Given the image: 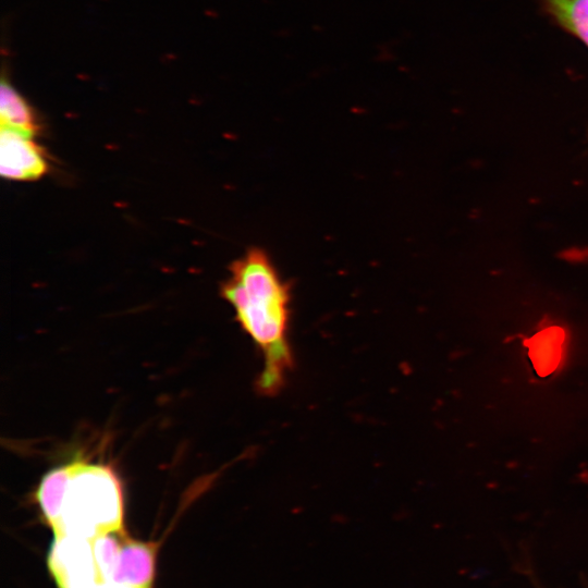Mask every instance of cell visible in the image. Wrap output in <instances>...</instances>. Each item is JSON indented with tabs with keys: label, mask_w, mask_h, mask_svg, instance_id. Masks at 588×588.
Returning <instances> with one entry per match:
<instances>
[{
	"label": "cell",
	"mask_w": 588,
	"mask_h": 588,
	"mask_svg": "<svg viewBox=\"0 0 588 588\" xmlns=\"http://www.w3.org/2000/svg\"><path fill=\"white\" fill-rule=\"evenodd\" d=\"M233 307L235 320L262 356L258 391L274 395L285 384L294 365L290 343L291 287L269 254L250 247L234 260L220 289Z\"/></svg>",
	"instance_id": "obj_1"
},
{
	"label": "cell",
	"mask_w": 588,
	"mask_h": 588,
	"mask_svg": "<svg viewBox=\"0 0 588 588\" xmlns=\"http://www.w3.org/2000/svg\"><path fill=\"white\" fill-rule=\"evenodd\" d=\"M105 534H125L122 483L110 466L78 460L53 537L91 540Z\"/></svg>",
	"instance_id": "obj_2"
},
{
	"label": "cell",
	"mask_w": 588,
	"mask_h": 588,
	"mask_svg": "<svg viewBox=\"0 0 588 588\" xmlns=\"http://www.w3.org/2000/svg\"><path fill=\"white\" fill-rule=\"evenodd\" d=\"M47 564L58 588H102L91 540L66 535L53 537Z\"/></svg>",
	"instance_id": "obj_3"
},
{
	"label": "cell",
	"mask_w": 588,
	"mask_h": 588,
	"mask_svg": "<svg viewBox=\"0 0 588 588\" xmlns=\"http://www.w3.org/2000/svg\"><path fill=\"white\" fill-rule=\"evenodd\" d=\"M34 137V134L1 125L0 170L3 177L30 181L47 171L44 151Z\"/></svg>",
	"instance_id": "obj_4"
},
{
	"label": "cell",
	"mask_w": 588,
	"mask_h": 588,
	"mask_svg": "<svg viewBox=\"0 0 588 588\" xmlns=\"http://www.w3.org/2000/svg\"><path fill=\"white\" fill-rule=\"evenodd\" d=\"M159 542L121 535L119 561L109 585L126 588H154Z\"/></svg>",
	"instance_id": "obj_5"
},
{
	"label": "cell",
	"mask_w": 588,
	"mask_h": 588,
	"mask_svg": "<svg viewBox=\"0 0 588 588\" xmlns=\"http://www.w3.org/2000/svg\"><path fill=\"white\" fill-rule=\"evenodd\" d=\"M77 464L78 460L51 469L42 477L37 488L36 502L44 522L53 532L59 526L63 500Z\"/></svg>",
	"instance_id": "obj_6"
},
{
	"label": "cell",
	"mask_w": 588,
	"mask_h": 588,
	"mask_svg": "<svg viewBox=\"0 0 588 588\" xmlns=\"http://www.w3.org/2000/svg\"><path fill=\"white\" fill-rule=\"evenodd\" d=\"M563 342V330L553 327L540 331L526 343L529 357L539 376L544 377L555 370L561 360Z\"/></svg>",
	"instance_id": "obj_7"
},
{
	"label": "cell",
	"mask_w": 588,
	"mask_h": 588,
	"mask_svg": "<svg viewBox=\"0 0 588 588\" xmlns=\"http://www.w3.org/2000/svg\"><path fill=\"white\" fill-rule=\"evenodd\" d=\"M541 3L562 28L588 47V0H541Z\"/></svg>",
	"instance_id": "obj_8"
},
{
	"label": "cell",
	"mask_w": 588,
	"mask_h": 588,
	"mask_svg": "<svg viewBox=\"0 0 588 588\" xmlns=\"http://www.w3.org/2000/svg\"><path fill=\"white\" fill-rule=\"evenodd\" d=\"M0 120L2 126L34 135L36 133V123L29 106L5 81H2L0 86Z\"/></svg>",
	"instance_id": "obj_9"
},
{
	"label": "cell",
	"mask_w": 588,
	"mask_h": 588,
	"mask_svg": "<svg viewBox=\"0 0 588 588\" xmlns=\"http://www.w3.org/2000/svg\"><path fill=\"white\" fill-rule=\"evenodd\" d=\"M91 550L99 581L105 587L111 583L119 561L121 535L117 537L115 534H105L95 537L91 539Z\"/></svg>",
	"instance_id": "obj_10"
},
{
	"label": "cell",
	"mask_w": 588,
	"mask_h": 588,
	"mask_svg": "<svg viewBox=\"0 0 588 588\" xmlns=\"http://www.w3.org/2000/svg\"><path fill=\"white\" fill-rule=\"evenodd\" d=\"M103 588H126V587H123V586H115V585H107V586H105Z\"/></svg>",
	"instance_id": "obj_11"
}]
</instances>
